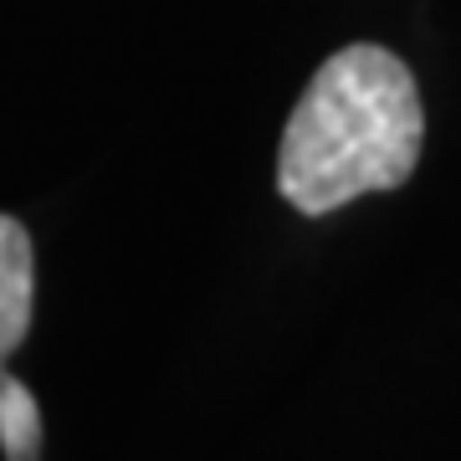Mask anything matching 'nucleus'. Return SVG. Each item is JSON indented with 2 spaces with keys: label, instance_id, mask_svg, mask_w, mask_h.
<instances>
[{
  "label": "nucleus",
  "instance_id": "1",
  "mask_svg": "<svg viewBox=\"0 0 461 461\" xmlns=\"http://www.w3.org/2000/svg\"><path fill=\"white\" fill-rule=\"evenodd\" d=\"M426 113L411 67L384 47H344L297 98L277 149V190L303 215H329L415 175Z\"/></svg>",
  "mask_w": 461,
  "mask_h": 461
},
{
  "label": "nucleus",
  "instance_id": "2",
  "mask_svg": "<svg viewBox=\"0 0 461 461\" xmlns=\"http://www.w3.org/2000/svg\"><path fill=\"white\" fill-rule=\"evenodd\" d=\"M32 293H36L32 236L16 215H0V359L16 354V344L32 329Z\"/></svg>",
  "mask_w": 461,
  "mask_h": 461
},
{
  "label": "nucleus",
  "instance_id": "3",
  "mask_svg": "<svg viewBox=\"0 0 461 461\" xmlns=\"http://www.w3.org/2000/svg\"><path fill=\"white\" fill-rule=\"evenodd\" d=\"M0 451L5 461H41V405L5 369H0Z\"/></svg>",
  "mask_w": 461,
  "mask_h": 461
}]
</instances>
